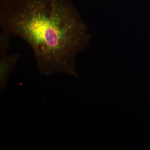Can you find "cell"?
I'll return each instance as SVG.
<instances>
[{
	"instance_id": "cell-1",
	"label": "cell",
	"mask_w": 150,
	"mask_h": 150,
	"mask_svg": "<svg viewBox=\"0 0 150 150\" xmlns=\"http://www.w3.org/2000/svg\"><path fill=\"white\" fill-rule=\"evenodd\" d=\"M0 26L29 45L41 74L76 76L83 27L68 0H1Z\"/></svg>"
},
{
	"instance_id": "cell-2",
	"label": "cell",
	"mask_w": 150,
	"mask_h": 150,
	"mask_svg": "<svg viewBox=\"0 0 150 150\" xmlns=\"http://www.w3.org/2000/svg\"><path fill=\"white\" fill-rule=\"evenodd\" d=\"M0 93L7 89L8 85L12 73L21 55L18 53L8 54V52L0 53Z\"/></svg>"
}]
</instances>
